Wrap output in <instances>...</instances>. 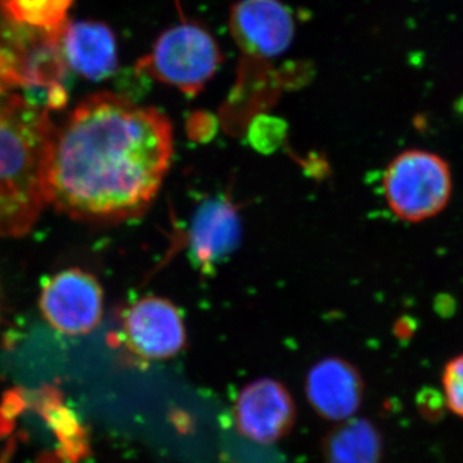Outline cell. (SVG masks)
Wrapping results in <instances>:
<instances>
[{
  "label": "cell",
  "instance_id": "7c38bea8",
  "mask_svg": "<svg viewBox=\"0 0 463 463\" xmlns=\"http://www.w3.org/2000/svg\"><path fill=\"white\" fill-rule=\"evenodd\" d=\"M240 221L236 207L228 200H209L197 210L192 222V257L203 269H210L236 248Z\"/></svg>",
  "mask_w": 463,
  "mask_h": 463
},
{
  "label": "cell",
  "instance_id": "7a4b0ae2",
  "mask_svg": "<svg viewBox=\"0 0 463 463\" xmlns=\"http://www.w3.org/2000/svg\"><path fill=\"white\" fill-rule=\"evenodd\" d=\"M54 130L48 109L0 90V237L26 234L47 205L45 165Z\"/></svg>",
  "mask_w": 463,
  "mask_h": 463
},
{
  "label": "cell",
  "instance_id": "6da1fadb",
  "mask_svg": "<svg viewBox=\"0 0 463 463\" xmlns=\"http://www.w3.org/2000/svg\"><path fill=\"white\" fill-rule=\"evenodd\" d=\"M173 156L169 118L111 93L91 96L54 130L48 203L80 221L116 223L143 214Z\"/></svg>",
  "mask_w": 463,
  "mask_h": 463
},
{
  "label": "cell",
  "instance_id": "5bb4252c",
  "mask_svg": "<svg viewBox=\"0 0 463 463\" xmlns=\"http://www.w3.org/2000/svg\"><path fill=\"white\" fill-rule=\"evenodd\" d=\"M72 0H2L3 7L21 23L58 29L67 25V11Z\"/></svg>",
  "mask_w": 463,
  "mask_h": 463
},
{
  "label": "cell",
  "instance_id": "4fadbf2b",
  "mask_svg": "<svg viewBox=\"0 0 463 463\" xmlns=\"http://www.w3.org/2000/svg\"><path fill=\"white\" fill-rule=\"evenodd\" d=\"M326 463H379L383 452L380 432L364 419H347L323 440Z\"/></svg>",
  "mask_w": 463,
  "mask_h": 463
},
{
  "label": "cell",
  "instance_id": "277c9868",
  "mask_svg": "<svg viewBox=\"0 0 463 463\" xmlns=\"http://www.w3.org/2000/svg\"><path fill=\"white\" fill-rule=\"evenodd\" d=\"M449 163L429 149H405L390 161L383 190L392 214L405 223L419 224L437 218L453 196Z\"/></svg>",
  "mask_w": 463,
  "mask_h": 463
},
{
  "label": "cell",
  "instance_id": "ba28073f",
  "mask_svg": "<svg viewBox=\"0 0 463 463\" xmlns=\"http://www.w3.org/2000/svg\"><path fill=\"white\" fill-rule=\"evenodd\" d=\"M230 27L241 51L258 60L281 56L294 41V17L281 0H240L231 9Z\"/></svg>",
  "mask_w": 463,
  "mask_h": 463
},
{
  "label": "cell",
  "instance_id": "30bf717a",
  "mask_svg": "<svg viewBox=\"0 0 463 463\" xmlns=\"http://www.w3.org/2000/svg\"><path fill=\"white\" fill-rule=\"evenodd\" d=\"M364 383L354 365L340 358L318 362L309 371L307 395L317 413L330 421L354 417L364 401Z\"/></svg>",
  "mask_w": 463,
  "mask_h": 463
},
{
  "label": "cell",
  "instance_id": "8992f818",
  "mask_svg": "<svg viewBox=\"0 0 463 463\" xmlns=\"http://www.w3.org/2000/svg\"><path fill=\"white\" fill-rule=\"evenodd\" d=\"M39 304L51 327L70 336L90 334L102 321V288L96 277L79 268L45 279Z\"/></svg>",
  "mask_w": 463,
  "mask_h": 463
},
{
  "label": "cell",
  "instance_id": "9a60e30c",
  "mask_svg": "<svg viewBox=\"0 0 463 463\" xmlns=\"http://www.w3.org/2000/svg\"><path fill=\"white\" fill-rule=\"evenodd\" d=\"M441 389L448 410L463 419V354L456 355L444 365Z\"/></svg>",
  "mask_w": 463,
  "mask_h": 463
},
{
  "label": "cell",
  "instance_id": "3957f363",
  "mask_svg": "<svg viewBox=\"0 0 463 463\" xmlns=\"http://www.w3.org/2000/svg\"><path fill=\"white\" fill-rule=\"evenodd\" d=\"M65 27L45 29L21 23L0 0V90L21 94L48 111L62 109L67 102Z\"/></svg>",
  "mask_w": 463,
  "mask_h": 463
},
{
  "label": "cell",
  "instance_id": "8fae6325",
  "mask_svg": "<svg viewBox=\"0 0 463 463\" xmlns=\"http://www.w3.org/2000/svg\"><path fill=\"white\" fill-rule=\"evenodd\" d=\"M62 51L67 65L90 80H105L118 70V44L105 24H67Z\"/></svg>",
  "mask_w": 463,
  "mask_h": 463
},
{
  "label": "cell",
  "instance_id": "5b68a950",
  "mask_svg": "<svg viewBox=\"0 0 463 463\" xmlns=\"http://www.w3.org/2000/svg\"><path fill=\"white\" fill-rule=\"evenodd\" d=\"M222 61L221 48L205 27L182 23L158 36L138 69L158 83L194 97L214 78Z\"/></svg>",
  "mask_w": 463,
  "mask_h": 463
},
{
  "label": "cell",
  "instance_id": "9c48e42d",
  "mask_svg": "<svg viewBox=\"0 0 463 463\" xmlns=\"http://www.w3.org/2000/svg\"><path fill=\"white\" fill-rule=\"evenodd\" d=\"M237 430L249 440L272 444L294 428L297 408L288 389L279 381H254L240 392L234 404Z\"/></svg>",
  "mask_w": 463,
  "mask_h": 463
},
{
  "label": "cell",
  "instance_id": "52a82bcc",
  "mask_svg": "<svg viewBox=\"0 0 463 463\" xmlns=\"http://www.w3.org/2000/svg\"><path fill=\"white\" fill-rule=\"evenodd\" d=\"M118 340L145 361L173 358L185 345L181 313L166 298H143L125 310Z\"/></svg>",
  "mask_w": 463,
  "mask_h": 463
}]
</instances>
